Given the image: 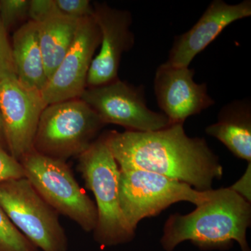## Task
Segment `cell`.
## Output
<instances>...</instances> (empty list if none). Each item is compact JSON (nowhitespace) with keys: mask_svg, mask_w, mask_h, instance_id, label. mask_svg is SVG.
Listing matches in <instances>:
<instances>
[{"mask_svg":"<svg viewBox=\"0 0 251 251\" xmlns=\"http://www.w3.org/2000/svg\"><path fill=\"white\" fill-rule=\"evenodd\" d=\"M121 171L151 172L178 180L194 189H212L224 170L203 138H190L184 124L150 132L112 130L105 133Z\"/></svg>","mask_w":251,"mask_h":251,"instance_id":"1","label":"cell"},{"mask_svg":"<svg viewBox=\"0 0 251 251\" xmlns=\"http://www.w3.org/2000/svg\"><path fill=\"white\" fill-rule=\"evenodd\" d=\"M251 206L229 188L211 190L209 198L190 214L170 216L161 243L173 251L190 241L202 250H227L234 242L242 251H251L247 239L251 226Z\"/></svg>","mask_w":251,"mask_h":251,"instance_id":"2","label":"cell"},{"mask_svg":"<svg viewBox=\"0 0 251 251\" xmlns=\"http://www.w3.org/2000/svg\"><path fill=\"white\" fill-rule=\"evenodd\" d=\"M78 159L79 171L97 202V223L93 231L96 242L102 247L130 242L135 232L127 224L120 207V168L105 134L94 140Z\"/></svg>","mask_w":251,"mask_h":251,"instance_id":"3","label":"cell"},{"mask_svg":"<svg viewBox=\"0 0 251 251\" xmlns=\"http://www.w3.org/2000/svg\"><path fill=\"white\" fill-rule=\"evenodd\" d=\"M105 125L82 99L50 104L41 114L33 148L44 156L66 161L90 148Z\"/></svg>","mask_w":251,"mask_h":251,"instance_id":"4","label":"cell"},{"mask_svg":"<svg viewBox=\"0 0 251 251\" xmlns=\"http://www.w3.org/2000/svg\"><path fill=\"white\" fill-rule=\"evenodd\" d=\"M20 162L25 177L56 212L69 218L85 232H93L97 223L96 204L79 186L66 161L34 150Z\"/></svg>","mask_w":251,"mask_h":251,"instance_id":"5","label":"cell"},{"mask_svg":"<svg viewBox=\"0 0 251 251\" xmlns=\"http://www.w3.org/2000/svg\"><path fill=\"white\" fill-rule=\"evenodd\" d=\"M211 190L198 191L178 180L151 172L120 170V207L134 232L141 220L158 215L175 203L202 204L210 196Z\"/></svg>","mask_w":251,"mask_h":251,"instance_id":"6","label":"cell"},{"mask_svg":"<svg viewBox=\"0 0 251 251\" xmlns=\"http://www.w3.org/2000/svg\"><path fill=\"white\" fill-rule=\"evenodd\" d=\"M0 206L28 240L42 251H67L68 239L58 213L25 177L0 183Z\"/></svg>","mask_w":251,"mask_h":251,"instance_id":"7","label":"cell"},{"mask_svg":"<svg viewBox=\"0 0 251 251\" xmlns=\"http://www.w3.org/2000/svg\"><path fill=\"white\" fill-rule=\"evenodd\" d=\"M80 99L85 102L105 125L114 124L130 131L150 132L171 125L163 112L152 111L147 106L143 87L125 81H115L87 87Z\"/></svg>","mask_w":251,"mask_h":251,"instance_id":"8","label":"cell"},{"mask_svg":"<svg viewBox=\"0 0 251 251\" xmlns=\"http://www.w3.org/2000/svg\"><path fill=\"white\" fill-rule=\"evenodd\" d=\"M47 106L41 91L9 77L0 80V111L9 153L18 161L34 150L41 114Z\"/></svg>","mask_w":251,"mask_h":251,"instance_id":"9","label":"cell"},{"mask_svg":"<svg viewBox=\"0 0 251 251\" xmlns=\"http://www.w3.org/2000/svg\"><path fill=\"white\" fill-rule=\"evenodd\" d=\"M100 44V31L93 16L81 19L72 46L41 92L46 105L80 99Z\"/></svg>","mask_w":251,"mask_h":251,"instance_id":"10","label":"cell"},{"mask_svg":"<svg viewBox=\"0 0 251 251\" xmlns=\"http://www.w3.org/2000/svg\"><path fill=\"white\" fill-rule=\"evenodd\" d=\"M93 4V18L100 31V49L91 64L87 87H97L118 79L122 54L132 49L134 35L130 30L129 11L115 9L105 2Z\"/></svg>","mask_w":251,"mask_h":251,"instance_id":"11","label":"cell"},{"mask_svg":"<svg viewBox=\"0 0 251 251\" xmlns=\"http://www.w3.org/2000/svg\"><path fill=\"white\" fill-rule=\"evenodd\" d=\"M194 75V69L166 62L157 69L153 81L157 102L171 125L184 124L215 103L206 83H196Z\"/></svg>","mask_w":251,"mask_h":251,"instance_id":"12","label":"cell"},{"mask_svg":"<svg viewBox=\"0 0 251 251\" xmlns=\"http://www.w3.org/2000/svg\"><path fill=\"white\" fill-rule=\"evenodd\" d=\"M251 16V1L228 4L214 0L191 29L175 38L166 63L189 67L197 54L206 49L231 23Z\"/></svg>","mask_w":251,"mask_h":251,"instance_id":"13","label":"cell"},{"mask_svg":"<svg viewBox=\"0 0 251 251\" xmlns=\"http://www.w3.org/2000/svg\"><path fill=\"white\" fill-rule=\"evenodd\" d=\"M206 133L221 142L234 156L251 162V103L236 100L221 108L218 121Z\"/></svg>","mask_w":251,"mask_h":251,"instance_id":"14","label":"cell"},{"mask_svg":"<svg viewBox=\"0 0 251 251\" xmlns=\"http://www.w3.org/2000/svg\"><path fill=\"white\" fill-rule=\"evenodd\" d=\"M11 49L18 80L41 92L49 79L46 76L36 23L27 21L15 31Z\"/></svg>","mask_w":251,"mask_h":251,"instance_id":"15","label":"cell"},{"mask_svg":"<svg viewBox=\"0 0 251 251\" xmlns=\"http://www.w3.org/2000/svg\"><path fill=\"white\" fill-rule=\"evenodd\" d=\"M80 21L54 14L42 22L36 23L39 45L49 80L72 46Z\"/></svg>","mask_w":251,"mask_h":251,"instance_id":"16","label":"cell"},{"mask_svg":"<svg viewBox=\"0 0 251 251\" xmlns=\"http://www.w3.org/2000/svg\"><path fill=\"white\" fill-rule=\"evenodd\" d=\"M0 251H40L18 230L1 206Z\"/></svg>","mask_w":251,"mask_h":251,"instance_id":"17","label":"cell"},{"mask_svg":"<svg viewBox=\"0 0 251 251\" xmlns=\"http://www.w3.org/2000/svg\"><path fill=\"white\" fill-rule=\"evenodd\" d=\"M30 0H0V20L6 31L28 18Z\"/></svg>","mask_w":251,"mask_h":251,"instance_id":"18","label":"cell"},{"mask_svg":"<svg viewBox=\"0 0 251 251\" xmlns=\"http://www.w3.org/2000/svg\"><path fill=\"white\" fill-rule=\"evenodd\" d=\"M56 11L66 17L81 20L93 16V4L89 0H53Z\"/></svg>","mask_w":251,"mask_h":251,"instance_id":"19","label":"cell"},{"mask_svg":"<svg viewBox=\"0 0 251 251\" xmlns=\"http://www.w3.org/2000/svg\"><path fill=\"white\" fill-rule=\"evenodd\" d=\"M9 77H16V69L7 31L0 20V80Z\"/></svg>","mask_w":251,"mask_h":251,"instance_id":"20","label":"cell"},{"mask_svg":"<svg viewBox=\"0 0 251 251\" xmlns=\"http://www.w3.org/2000/svg\"><path fill=\"white\" fill-rule=\"evenodd\" d=\"M24 177V169L21 162L0 148V183Z\"/></svg>","mask_w":251,"mask_h":251,"instance_id":"21","label":"cell"},{"mask_svg":"<svg viewBox=\"0 0 251 251\" xmlns=\"http://www.w3.org/2000/svg\"><path fill=\"white\" fill-rule=\"evenodd\" d=\"M54 14L58 13L56 11L53 0H30L28 21L39 23Z\"/></svg>","mask_w":251,"mask_h":251,"instance_id":"22","label":"cell"},{"mask_svg":"<svg viewBox=\"0 0 251 251\" xmlns=\"http://www.w3.org/2000/svg\"><path fill=\"white\" fill-rule=\"evenodd\" d=\"M231 190L242 196L247 202L251 201V162L249 163L244 174L235 184L229 187Z\"/></svg>","mask_w":251,"mask_h":251,"instance_id":"23","label":"cell"},{"mask_svg":"<svg viewBox=\"0 0 251 251\" xmlns=\"http://www.w3.org/2000/svg\"><path fill=\"white\" fill-rule=\"evenodd\" d=\"M0 148L6 150L9 152L6 145V138H5L4 125H3L2 117L0 111Z\"/></svg>","mask_w":251,"mask_h":251,"instance_id":"24","label":"cell"}]
</instances>
